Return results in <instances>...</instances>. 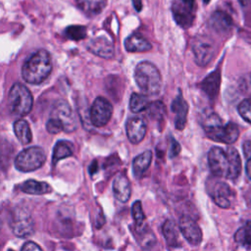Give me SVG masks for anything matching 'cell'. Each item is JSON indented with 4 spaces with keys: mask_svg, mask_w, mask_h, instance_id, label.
Segmentation results:
<instances>
[{
    "mask_svg": "<svg viewBox=\"0 0 251 251\" xmlns=\"http://www.w3.org/2000/svg\"><path fill=\"white\" fill-rule=\"evenodd\" d=\"M113 114L112 104L104 97H97L90 108V122L96 127H102L108 124Z\"/></svg>",
    "mask_w": 251,
    "mask_h": 251,
    "instance_id": "30bf717a",
    "label": "cell"
},
{
    "mask_svg": "<svg viewBox=\"0 0 251 251\" xmlns=\"http://www.w3.org/2000/svg\"><path fill=\"white\" fill-rule=\"evenodd\" d=\"M21 251H42V249L33 241H27L24 244Z\"/></svg>",
    "mask_w": 251,
    "mask_h": 251,
    "instance_id": "e575fe53",
    "label": "cell"
},
{
    "mask_svg": "<svg viewBox=\"0 0 251 251\" xmlns=\"http://www.w3.org/2000/svg\"><path fill=\"white\" fill-rule=\"evenodd\" d=\"M132 4H133L134 9L137 12L141 11V9H142V0H132Z\"/></svg>",
    "mask_w": 251,
    "mask_h": 251,
    "instance_id": "74e56055",
    "label": "cell"
},
{
    "mask_svg": "<svg viewBox=\"0 0 251 251\" xmlns=\"http://www.w3.org/2000/svg\"><path fill=\"white\" fill-rule=\"evenodd\" d=\"M209 194L219 207L226 209L231 206L233 193L227 183L224 181H216L209 188Z\"/></svg>",
    "mask_w": 251,
    "mask_h": 251,
    "instance_id": "4fadbf2b",
    "label": "cell"
},
{
    "mask_svg": "<svg viewBox=\"0 0 251 251\" xmlns=\"http://www.w3.org/2000/svg\"><path fill=\"white\" fill-rule=\"evenodd\" d=\"M194 0H176L172 6V12L176 23L182 28H188L195 18Z\"/></svg>",
    "mask_w": 251,
    "mask_h": 251,
    "instance_id": "ba28073f",
    "label": "cell"
},
{
    "mask_svg": "<svg viewBox=\"0 0 251 251\" xmlns=\"http://www.w3.org/2000/svg\"><path fill=\"white\" fill-rule=\"evenodd\" d=\"M148 98L144 94L132 93L129 98V109L132 113H139L147 108Z\"/></svg>",
    "mask_w": 251,
    "mask_h": 251,
    "instance_id": "83f0119b",
    "label": "cell"
},
{
    "mask_svg": "<svg viewBox=\"0 0 251 251\" xmlns=\"http://www.w3.org/2000/svg\"><path fill=\"white\" fill-rule=\"evenodd\" d=\"M125 48L128 52H146L149 51L152 46L150 42L142 35L134 33L126 38Z\"/></svg>",
    "mask_w": 251,
    "mask_h": 251,
    "instance_id": "ffe728a7",
    "label": "cell"
},
{
    "mask_svg": "<svg viewBox=\"0 0 251 251\" xmlns=\"http://www.w3.org/2000/svg\"><path fill=\"white\" fill-rule=\"evenodd\" d=\"M46 129L49 133L57 134L62 130H64V126L59 120H57L56 118L50 117V119L46 123Z\"/></svg>",
    "mask_w": 251,
    "mask_h": 251,
    "instance_id": "d6a6232c",
    "label": "cell"
},
{
    "mask_svg": "<svg viewBox=\"0 0 251 251\" xmlns=\"http://www.w3.org/2000/svg\"><path fill=\"white\" fill-rule=\"evenodd\" d=\"M131 215H132V218L134 220V223H135V226L137 227H140L143 224H144V221H145V215L143 213V210H142V206H141V202L140 201H135L133 204H132V207H131Z\"/></svg>",
    "mask_w": 251,
    "mask_h": 251,
    "instance_id": "4dcf8cb0",
    "label": "cell"
},
{
    "mask_svg": "<svg viewBox=\"0 0 251 251\" xmlns=\"http://www.w3.org/2000/svg\"><path fill=\"white\" fill-rule=\"evenodd\" d=\"M51 117L59 120L64 126V130L67 132L74 131L76 128V123L73 111L65 101H58L55 104Z\"/></svg>",
    "mask_w": 251,
    "mask_h": 251,
    "instance_id": "7c38bea8",
    "label": "cell"
},
{
    "mask_svg": "<svg viewBox=\"0 0 251 251\" xmlns=\"http://www.w3.org/2000/svg\"><path fill=\"white\" fill-rule=\"evenodd\" d=\"M21 190L27 194L42 195L51 191V186L45 181H37L35 179H27L21 185Z\"/></svg>",
    "mask_w": 251,
    "mask_h": 251,
    "instance_id": "7402d4cb",
    "label": "cell"
},
{
    "mask_svg": "<svg viewBox=\"0 0 251 251\" xmlns=\"http://www.w3.org/2000/svg\"><path fill=\"white\" fill-rule=\"evenodd\" d=\"M208 25L214 31L225 34L232 28V19L224 11H215L210 17Z\"/></svg>",
    "mask_w": 251,
    "mask_h": 251,
    "instance_id": "2e32d148",
    "label": "cell"
},
{
    "mask_svg": "<svg viewBox=\"0 0 251 251\" xmlns=\"http://www.w3.org/2000/svg\"><path fill=\"white\" fill-rule=\"evenodd\" d=\"M203 1H204V3H206V4H207V3H209V2H210V0H203Z\"/></svg>",
    "mask_w": 251,
    "mask_h": 251,
    "instance_id": "ab89813d",
    "label": "cell"
},
{
    "mask_svg": "<svg viewBox=\"0 0 251 251\" xmlns=\"http://www.w3.org/2000/svg\"><path fill=\"white\" fill-rule=\"evenodd\" d=\"M202 126L206 135L217 142L232 144L237 140L239 135V128L236 124L230 122L223 125L222 120L215 113L209 114L204 119Z\"/></svg>",
    "mask_w": 251,
    "mask_h": 251,
    "instance_id": "3957f363",
    "label": "cell"
},
{
    "mask_svg": "<svg viewBox=\"0 0 251 251\" xmlns=\"http://www.w3.org/2000/svg\"><path fill=\"white\" fill-rule=\"evenodd\" d=\"M152 161V152L150 150L144 151L137 155L132 161V172L136 178L143 176L145 172L148 170Z\"/></svg>",
    "mask_w": 251,
    "mask_h": 251,
    "instance_id": "44dd1931",
    "label": "cell"
},
{
    "mask_svg": "<svg viewBox=\"0 0 251 251\" xmlns=\"http://www.w3.org/2000/svg\"><path fill=\"white\" fill-rule=\"evenodd\" d=\"M46 161L44 150L38 146H32L21 151L15 159V167L18 171L28 173L43 166Z\"/></svg>",
    "mask_w": 251,
    "mask_h": 251,
    "instance_id": "8992f818",
    "label": "cell"
},
{
    "mask_svg": "<svg viewBox=\"0 0 251 251\" xmlns=\"http://www.w3.org/2000/svg\"><path fill=\"white\" fill-rule=\"evenodd\" d=\"M247 1H248V0H238V2H239L242 6H246V5H247Z\"/></svg>",
    "mask_w": 251,
    "mask_h": 251,
    "instance_id": "f35d334b",
    "label": "cell"
},
{
    "mask_svg": "<svg viewBox=\"0 0 251 251\" xmlns=\"http://www.w3.org/2000/svg\"><path fill=\"white\" fill-rule=\"evenodd\" d=\"M245 171H246V176H247V177L251 180V158L248 159V161H247V163H246Z\"/></svg>",
    "mask_w": 251,
    "mask_h": 251,
    "instance_id": "8d00e7d4",
    "label": "cell"
},
{
    "mask_svg": "<svg viewBox=\"0 0 251 251\" xmlns=\"http://www.w3.org/2000/svg\"><path fill=\"white\" fill-rule=\"evenodd\" d=\"M33 98L28 88L16 82L12 85L9 91V106L11 111L18 116H26L32 109Z\"/></svg>",
    "mask_w": 251,
    "mask_h": 251,
    "instance_id": "5b68a950",
    "label": "cell"
},
{
    "mask_svg": "<svg viewBox=\"0 0 251 251\" xmlns=\"http://www.w3.org/2000/svg\"><path fill=\"white\" fill-rule=\"evenodd\" d=\"M234 240L243 246L251 245V221L238 228L234 233Z\"/></svg>",
    "mask_w": 251,
    "mask_h": 251,
    "instance_id": "f1b7e54d",
    "label": "cell"
},
{
    "mask_svg": "<svg viewBox=\"0 0 251 251\" xmlns=\"http://www.w3.org/2000/svg\"><path fill=\"white\" fill-rule=\"evenodd\" d=\"M178 227H176V225L172 220H167L163 226L162 231L164 234V237L170 246H176L178 242Z\"/></svg>",
    "mask_w": 251,
    "mask_h": 251,
    "instance_id": "484cf974",
    "label": "cell"
},
{
    "mask_svg": "<svg viewBox=\"0 0 251 251\" xmlns=\"http://www.w3.org/2000/svg\"><path fill=\"white\" fill-rule=\"evenodd\" d=\"M107 0H75L77 7L88 16L100 14L106 6Z\"/></svg>",
    "mask_w": 251,
    "mask_h": 251,
    "instance_id": "603a6c76",
    "label": "cell"
},
{
    "mask_svg": "<svg viewBox=\"0 0 251 251\" xmlns=\"http://www.w3.org/2000/svg\"><path fill=\"white\" fill-rule=\"evenodd\" d=\"M113 193L117 200L126 203L130 198L131 186L128 178L124 174H119L113 180Z\"/></svg>",
    "mask_w": 251,
    "mask_h": 251,
    "instance_id": "e0dca14e",
    "label": "cell"
},
{
    "mask_svg": "<svg viewBox=\"0 0 251 251\" xmlns=\"http://www.w3.org/2000/svg\"><path fill=\"white\" fill-rule=\"evenodd\" d=\"M134 80L146 95H155L161 88V75L155 65L148 61L138 63L134 69Z\"/></svg>",
    "mask_w": 251,
    "mask_h": 251,
    "instance_id": "277c9868",
    "label": "cell"
},
{
    "mask_svg": "<svg viewBox=\"0 0 251 251\" xmlns=\"http://www.w3.org/2000/svg\"><path fill=\"white\" fill-rule=\"evenodd\" d=\"M191 49L195 63L200 67L207 66L216 53L214 41L205 35H197L193 38Z\"/></svg>",
    "mask_w": 251,
    "mask_h": 251,
    "instance_id": "52a82bcc",
    "label": "cell"
},
{
    "mask_svg": "<svg viewBox=\"0 0 251 251\" xmlns=\"http://www.w3.org/2000/svg\"><path fill=\"white\" fill-rule=\"evenodd\" d=\"M237 111L243 120L251 124V98L242 100L237 107Z\"/></svg>",
    "mask_w": 251,
    "mask_h": 251,
    "instance_id": "1f68e13d",
    "label": "cell"
},
{
    "mask_svg": "<svg viewBox=\"0 0 251 251\" xmlns=\"http://www.w3.org/2000/svg\"><path fill=\"white\" fill-rule=\"evenodd\" d=\"M210 171L218 177L235 179L240 175L241 160L237 150L228 146L226 150L221 147H212L208 153Z\"/></svg>",
    "mask_w": 251,
    "mask_h": 251,
    "instance_id": "6da1fadb",
    "label": "cell"
},
{
    "mask_svg": "<svg viewBox=\"0 0 251 251\" xmlns=\"http://www.w3.org/2000/svg\"><path fill=\"white\" fill-rule=\"evenodd\" d=\"M146 112L148 117L152 121H156L158 123H161L164 121V118L166 116V107L163 102L161 101H154L152 103H149Z\"/></svg>",
    "mask_w": 251,
    "mask_h": 251,
    "instance_id": "4316f807",
    "label": "cell"
},
{
    "mask_svg": "<svg viewBox=\"0 0 251 251\" xmlns=\"http://www.w3.org/2000/svg\"><path fill=\"white\" fill-rule=\"evenodd\" d=\"M14 132L17 138L19 139V141L24 145L28 144L32 139V134H31L29 125L24 119L17 120L14 123Z\"/></svg>",
    "mask_w": 251,
    "mask_h": 251,
    "instance_id": "cb8c5ba5",
    "label": "cell"
},
{
    "mask_svg": "<svg viewBox=\"0 0 251 251\" xmlns=\"http://www.w3.org/2000/svg\"><path fill=\"white\" fill-rule=\"evenodd\" d=\"M180 151V145L178 144L177 141H176L175 139H172L171 141V147H170V157L174 158L175 156H176Z\"/></svg>",
    "mask_w": 251,
    "mask_h": 251,
    "instance_id": "836d02e7",
    "label": "cell"
},
{
    "mask_svg": "<svg viewBox=\"0 0 251 251\" xmlns=\"http://www.w3.org/2000/svg\"><path fill=\"white\" fill-rule=\"evenodd\" d=\"M172 110L175 112V126L178 130H182L186 125L187 113H188V105L186 101L183 100L181 92L178 91L177 96L174 100L172 104Z\"/></svg>",
    "mask_w": 251,
    "mask_h": 251,
    "instance_id": "ac0fdd59",
    "label": "cell"
},
{
    "mask_svg": "<svg viewBox=\"0 0 251 251\" xmlns=\"http://www.w3.org/2000/svg\"><path fill=\"white\" fill-rule=\"evenodd\" d=\"M126 130L128 140L132 144H138L143 140L146 134L147 123L141 117H132L127 120Z\"/></svg>",
    "mask_w": 251,
    "mask_h": 251,
    "instance_id": "5bb4252c",
    "label": "cell"
},
{
    "mask_svg": "<svg viewBox=\"0 0 251 251\" xmlns=\"http://www.w3.org/2000/svg\"><path fill=\"white\" fill-rule=\"evenodd\" d=\"M52 71V61L50 54L40 49L28 57L22 67L23 78L30 84L42 83Z\"/></svg>",
    "mask_w": 251,
    "mask_h": 251,
    "instance_id": "7a4b0ae2",
    "label": "cell"
},
{
    "mask_svg": "<svg viewBox=\"0 0 251 251\" xmlns=\"http://www.w3.org/2000/svg\"><path fill=\"white\" fill-rule=\"evenodd\" d=\"M10 226L14 234L18 237H27L34 229L31 215L25 208L16 209L11 217Z\"/></svg>",
    "mask_w": 251,
    "mask_h": 251,
    "instance_id": "9c48e42d",
    "label": "cell"
},
{
    "mask_svg": "<svg viewBox=\"0 0 251 251\" xmlns=\"http://www.w3.org/2000/svg\"><path fill=\"white\" fill-rule=\"evenodd\" d=\"M65 33L72 40H80L86 36V27L83 25H70L66 28Z\"/></svg>",
    "mask_w": 251,
    "mask_h": 251,
    "instance_id": "f546056e",
    "label": "cell"
},
{
    "mask_svg": "<svg viewBox=\"0 0 251 251\" xmlns=\"http://www.w3.org/2000/svg\"><path fill=\"white\" fill-rule=\"evenodd\" d=\"M86 47L91 53L105 59H111L115 53L113 43L105 36L92 38L87 43Z\"/></svg>",
    "mask_w": 251,
    "mask_h": 251,
    "instance_id": "9a60e30c",
    "label": "cell"
},
{
    "mask_svg": "<svg viewBox=\"0 0 251 251\" xmlns=\"http://www.w3.org/2000/svg\"><path fill=\"white\" fill-rule=\"evenodd\" d=\"M221 84V74L220 71H214L208 75L201 82V89L211 99H215L219 93Z\"/></svg>",
    "mask_w": 251,
    "mask_h": 251,
    "instance_id": "d6986e66",
    "label": "cell"
},
{
    "mask_svg": "<svg viewBox=\"0 0 251 251\" xmlns=\"http://www.w3.org/2000/svg\"><path fill=\"white\" fill-rule=\"evenodd\" d=\"M178 229L191 245H197L202 241L201 228L192 218L182 216L178 221Z\"/></svg>",
    "mask_w": 251,
    "mask_h": 251,
    "instance_id": "8fae6325",
    "label": "cell"
},
{
    "mask_svg": "<svg viewBox=\"0 0 251 251\" xmlns=\"http://www.w3.org/2000/svg\"><path fill=\"white\" fill-rule=\"evenodd\" d=\"M243 153L246 159L251 158V141H245L243 143Z\"/></svg>",
    "mask_w": 251,
    "mask_h": 251,
    "instance_id": "d590c367",
    "label": "cell"
},
{
    "mask_svg": "<svg viewBox=\"0 0 251 251\" xmlns=\"http://www.w3.org/2000/svg\"><path fill=\"white\" fill-rule=\"evenodd\" d=\"M73 155V145L66 140H59L54 146L52 154V163L55 165L60 160L71 157Z\"/></svg>",
    "mask_w": 251,
    "mask_h": 251,
    "instance_id": "d4e9b609",
    "label": "cell"
}]
</instances>
